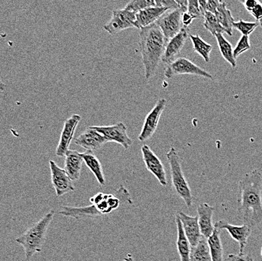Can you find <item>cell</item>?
Wrapping results in <instances>:
<instances>
[{
    "mask_svg": "<svg viewBox=\"0 0 262 261\" xmlns=\"http://www.w3.org/2000/svg\"><path fill=\"white\" fill-rule=\"evenodd\" d=\"M238 219L254 230L262 224V173L259 170L246 173L238 183Z\"/></svg>",
    "mask_w": 262,
    "mask_h": 261,
    "instance_id": "1",
    "label": "cell"
},
{
    "mask_svg": "<svg viewBox=\"0 0 262 261\" xmlns=\"http://www.w3.org/2000/svg\"><path fill=\"white\" fill-rule=\"evenodd\" d=\"M139 36L145 78L148 80L156 74L160 63L162 61L168 40L156 23L140 30Z\"/></svg>",
    "mask_w": 262,
    "mask_h": 261,
    "instance_id": "2",
    "label": "cell"
},
{
    "mask_svg": "<svg viewBox=\"0 0 262 261\" xmlns=\"http://www.w3.org/2000/svg\"><path fill=\"white\" fill-rule=\"evenodd\" d=\"M134 204L130 193L121 185L114 194H105L103 200L95 205L89 206H63L59 214L65 217L73 218L76 220L84 219H95L110 214L121 206V205Z\"/></svg>",
    "mask_w": 262,
    "mask_h": 261,
    "instance_id": "3",
    "label": "cell"
},
{
    "mask_svg": "<svg viewBox=\"0 0 262 261\" xmlns=\"http://www.w3.org/2000/svg\"><path fill=\"white\" fill-rule=\"evenodd\" d=\"M54 210H51L39 221L29 227L25 233L16 238V243L20 245L25 250L27 260H30L34 254L42 251L49 226L54 219Z\"/></svg>",
    "mask_w": 262,
    "mask_h": 261,
    "instance_id": "4",
    "label": "cell"
},
{
    "mask_svg": "<svg viewBox=\"0 0 262 261\" xmlns=\"http://www.w3.org/2000/svg\"><path fill=\"white\" fill-rule=\"evenodd\" d=\"M166 157L170 164L171 181L173 192L185 202L186 206L190 208L192 206L194 196L188 181L185 179L182 167L181 157L178 151L173 147H171L170 150L167 151Z\"/></svg>",
    "mask_w": 262,
    "mask_h": 261,
    "instance_id": "5",
    "label": "cell"
},
{
    "mask_svg": "<svg viewBox=\"0 0 262 261\" xmlns=\"http://www.w3.org/2000/svg\"><path fill=\"white\" fill-rule=\"evenodd\" d=\"M179 75H192L201 76L205 79H212V75L202 68L194 64L186 57H179L172 63L167 65L164 71V76L167 79H172Z\"/></svg>",
    "mask_w": 262,
    "mask_h": 261,
    "instance_id": "6",
    "label": "cell"
},
{
    "mask_svg": "<svg viewBox=\"0 0 262 261\" xmlns=\"http://www.w3.org/2000/svg\"><path fill=\"white\" fill-rule=\"evenodd\" d=\"M91 128L101 133L108 143L115 141L121 145L125 150L132 146L133 140L127 134V127L123 122H118L114 125L90 126Z\"/></svg>",
    "mask_w": 262,
    "mask_h": 261,
    "instance_id": "7",
    "label": "cell"
},
{
    "mask_svg": "<svg viewBox=\"0 0 262 261\" xmlns=\"http://www.w3.org/2000/svg\"><path fill=\"white\" fill-rule=\"evenodd\" d=\"M183 13L185 12L181 9L170 10V12L168 11L160 17L159 20L156 22V25L161 29L167 40H170L177 36L184 28L182 21Z\"/></svg>",
    "mask_w": 262,
    "mask_h": 261,
    "instance_id": "8",
    "label": "cell"
},
{
    "mask_svg": "<svg viewBox=\"0 0 262 261\" xmlns=\"http://www.w3.org/2000/svg\"><path fill=\"white\" fill-rule=\"evenodd\" d=\"M136 13L126 9L113 11V15L103 29L110 35H116L123 30L135 28Z\"/></svg>",
    "mask_w": 262,
    "mask_h": 261,
    "instance_id": "9",
    "label": "cell"
},
{
    "mask_svg": "<svg viewBox=\"0 0 262 261\" xmlns=\"http://www.w3.org/2000/svg\"><path fill=\"white\" fill-rule=\"evenodd\" d=\"M141 151L142 154H143V162H144L147 170L156 178L161 186L167 187L168 184L167 172H166L165 167L160 160L159 157L147 145L142 146Z\"/></svg>",
    "mask_w": 262,
    "mask_h": 261,
    "instance_id": "10",
    "label": "cell"
},
{
    "mask_svg": "<svg viewBox=\"0 0 262 261\" xmlns=\"http://www.w3.org/2000/svg\"><path fill=\"white\" fill-rule=\"evenodd\" d=\"M51 170V179L53 187L57 197H63L68 193L75 192L73 180L67 174L64 169L60 168L53 160L49 161Z\"/></svg>",
    "mask_w": 262,
    "mask_h": 261,
    "instance_id": "11",
    "label": "cell"
},
{
    "mask_svg": "<svg viewBox=\"0 0 262 261\" xmlns=\"http://www.w3.org/2000/svg\"><path fill=\"white\" fill-rule=\"evenodd\" d=\"M166 104L167 100L165 99H160L151 111L147 114L141 133L138 136V139L140 141H145L152 137L157 130L160 118L165 109Z\"/></svg>",
    "mask_w": 262,
    "mask_h": 261,
    "instance_id": "12",
    "label": "cell"
},
{
    "mask_svg": "<svg viewBox=\"0 0 262 261\" xmlns=\"http://www.w3.org/2000/svg\"><path fill=\"white\" fill-rule=\"evenodd\" d=\"M214 226L216 230H227L231 238L237 242L239 244V254H245L244 251H245L246 246L248 243L249 236L253 230L252 228L245 224L241 226L233 225L225 220L217 221Z\"/></svg>",
    "mask_w": 262,
    "mask_h": 261,
    "instance_id": "13",
    "label": "cell"
},
{
    "mask_svg": "<svg viewBox=\"0 0 262 261\" xmlns=\"http://www.w3.org/2000/svg\"><path fill=\"white\" fill-rule=\"evenodd\" d=\"M81 120V117L79 114H74L66 121L58 146L56 149L55 154L57 157H65L67 151L70 150V146L74 137L75 132Z\"/></svg>",
    "mask_w": 262,
    "mask_h": 261,
    "instance_id": "14",
    "label": "cell"
},
{
    "mask_svg": "<svg viewBox=\"0 0 262 261\" xmlns=\"http://www.w3.org/2000/svg\"><path fill=\"white\" fill-rule=\"evenodd\" d=\"M188 36H190L189 29L184 27L180 33L168 41L163 55V63L168 65L179 58V55L183 50Z\"/></svg>",
    "mask_w": 262,
    "mask_h": 261,
    "instance_id": "15",
    "label": "cell"
},
{
    "mask_svg": "<svg viewBox=\"0 0 262 261\" xmlns=\"http://www.w3.org/2000/svg\"><path fill=\"white\" fill-rule=\"evenodd\" d=\"M107 143H108V140L101 133L93 130L91 127L84 130L75 139V144L82 148L85 151L92 152L101 149Z\"/></svg>",
    "mask_w": 262,
    "mask_h": 261,
    "instance_id": "16",
    "label": "cell"
},
{
    "mask_svg": "<svg viewBox=\"0 0 262 261\" xmlns=\"http://www.w3.org/2000/svg\"><path fill=\"white\" fill-rule=\"evenodd\" d=\"M179 218L181 220L184 232L189 242L191 247H195L202 239L198 216H189L183 211H179L177 212Z\"/></svg>",
    "mask_w": 262,
    "mask_h": 261,
    "instance_id": "17",
    "label": "cell"
},
{
    "mask_svg": "<svg viewBox=\"0 0 262 261\" xmlns=\"http://www.w3.org/2000/svg\"><path fill=\"white\" fill-rule=\"evenodd\" d=\"M168 11L167 8L161 7H150L140 11L136 13L135 28L141 30L155 25Z\"/></svg>",
    "mask_w": 262,
    "mask_h": 261,
    "instance_id": "18",
    "label": "cell"
},
{
    "mask_svg": "<svg viewBox=\"0 0 262 261\" xmlns=\"http://www.w3.org/2000/svg\"><path fill=\"white\" fill-rule=\"evenodd\" d=\"M215 207L211 206L207 203H201L198 207V222L201 234L206 239H209L215 231V226L212 224Z\"/></svg>",
    "mask_w": 262,
    "mask_h": 261,
    "instance_id": "19",
    "label": "cell"
},
{
    "mask_svg": "<svg viewBox=\"0 0 262 261\" xmlns=\"http://www.w3.org/2000/svg\"><path fill=\"white\" fill-rule=\"evenodd\" d=\"M83 160L81 153L69 150L65 155L64 170L73 181H79L82 169Z\"/></svg>",
    "mask_w": 262,
    "mask_h": 261,
    "instance_id": "20",
    "label": "cell"
},
{
    "mask_svg": "<svg viewBox=\"0 0 262 261\" xmlns=\"http://www.w3.org/2000/svg\"><path fill=\"white\" fill-rule=\"evenodd\" d=\"M175 221L177 229V251L180 261H191V246L184 232L183 224L178 215H176Z\"/></svg>",
    "mask_w": 262,
    "mask_h": 261,
    "instance_id": "21",
    "label": "cell"
},
{
    "mask_svg": "<svg viewBox=\"0 0 262 261\" xmlns=\"http://www.w3.org/2000/svg\"><path fill=\"white\" fill-rule=\"evenodd\" d=\"M84 163L89 167L93 175L95 176L97 182L100 186L105 185V179L103 173V167L99 159L96 157L92 151H84L81 153Z\"/></svg>",
    "mask_w": 262,
    "mask_h": 261,
    "instance_id": "22",
    "label": "cell"
},
{
    "mask_svg": "<svg viewBox=\"0 0 262 261\" xmlns=\"http://www.w3.org/2000/svg\"><path fill=\"white\" fill-rule=\"evenodd\" d=\"M218 19L220 25L226 30L227 34L230 36H232L233 33V23L235 22L232 14L229 9H227V4L225 2H221L216 13L215 14Z\"/></svg>",
    "mask_w": 262,
    "mask_h": 261,
    "instance_id": "23",
    "label": "cell"
},
{
    "mask_svg": "<svg viewBox=\"0 0 262 261\" xmlns=\"http://www.w3.org/2000/svg\"><path fill=\"white\" fill-rule=\"evenodd\" d=\"M221 232L215 229L208 240L212 261H224V249L221 240Z\"/></svg>",
    "mask_w": 262,
    "mask_h": 261,
    "instance_id": "24",
    "label": "cell"
},
{
    "mask_svg": "<svg viewBox=\"0 0 262 261\" xmlns=\"http://www.w3.org/2000/svg\"><path fill=\"white\" fill-rule=\"evenodd\" d=\"M191 261H212L208 240L203 236L198 246L191 247Z\"/></svg>",
    "mask_w": 262,
    "mask_h": 261,
    "instance_id": "25",
    "label": "cell"
},
{
    "mask_svg": "<svg viewBox=\"0 0 262 261\" xmlns=\"http://www.w3.org/2000/svg\"><path fill=\"white\" fill-rule=\"evenodd\" d=\"M215 37L218 42L219 49H220L224 59L228 63H230L232 67H236V60L234 56V49H233L231 43L225 39V36L222 33L217 34Z\"/></svg>",
    "mask_w": 262,
    "mask_h": 261,
    "instance_id": "26",
    "label": "cell"
},
{
    "mask_svg": "<svg viewBox=\"0 0 262 261\" xmlns=\"http://www.w3.org/2000/svg\"><path fill=\"white\" fill-rule=\"evenodd\" d=\"M190 39L193 44V50L199 54L205 60L206 63H209L210 59V53L212 51V46L206 42L202 38L198 35H190Z\"/></svg>",
    "mask_w": 262,
    "mask_h": 261,
    "instance_id": "27",
    "label": "cell"
},
{
    "mask_svg": "<svg viewBox=\"0 0 262 261\" xmlns=\"http://www.w3.org/2000/svg\"><path fill=\"white\" fill-rule=\"evenodd\" d=\"M204 28L208 30L212 36H215L220 33H227L226 30L220 25L215 14L207 12L204 16Z\"/></svg>",
    "mask_w": 262,
    "mask_h": 261,
    "instance_id": "28",
    "label": "cell"
},
{
    "mask_svg": "<svg viewBox=\"0 0 262 261\" xmlns=\"http://www.w3.org/2000/svg\"><path fill=\"white\" fill-rule=\"evenodd\" d=\"M150 7H157L156 0H133L127 3L124 9L137 13L140 11Z\"/></svg>",
    "mask_w": 262,
    "mask_h": 261,
    "instance_id": "29",
    "label": "cell"
},
{
    "mask_svg": "<svg viewBox=\"0 0 262 261\" xmlns=\"http://www.w3.org/2000/svg\"><path fill=\"white\" fill-rule=\"evenodd\" d=\"M258 22H248L239 19L238 21L233 23V28L236 29L243 36H249L259 27Z\"/></svg>",
    "mask_w": 262,
    "mask_h": 261,
    "instance_id": "30",
    "label": "cell"
},
{
    "mask_svg": "<svg viewBox=\"0 0 262 261\" xmlns=\"http://www.w3.org/2000/svg\"><path fill=\"white\" fill-rule=\"evenodd\" d=\"M250 49L251 44L249 36H241V39L238 41L235 49H234V56L236 60L239 55H242L247 51L250 50Z\"/></svg>",
    "mask_w": 262,
    "mask_h": 261,
    "instance_id": "31",
    "label": "cell"
},
{
    "mask_svg": "<svg viewBox=\"0 0 262 261\" xmlns=\"http://www.w3.org/2000/svg\"><path fill=\"white\" fill-rule=\"evenodd\" d=\"M188 12L191 14L194 18L204 17L201 13V9H200L199 2L196 0H188Z\"/></svg>",
    "mask_w": 262,
    "mask_h": 261,
    "instance_id": "32",
    "label": "cell"
},
{
    "mask_svg": "<svg viewBox=\"0 0 262 261\" xmlns=\"http://www.w3.org/2000/svg\"><path fill=\"white\" fill-rule=\"evenodd\" d=\"M157 7L167 8L169 10H175L180 9L177 2L173 0H156Z\"/></svg>",
    "mask_w": 262,
    "mask_h": 261,
    "instance_id": "33",
    "label": "cell"
},
{
    "mask_svg": "<svg viewBox=\"0 0 262 261\" xmlns=\"http://www.w3.org/2000/svg\"><path fill=\"white\" fill-rule=\"evenodd\" d=\"M250 14L255 17L256 22H258L260 27L262 28V4L260 2H258V4Z\"/></svg>",
    "mask_w": 262,
    "mask_h": 261,
    "instance_id": "34",
    "label": "cell"
},
{
    "mask_svg": "<svg viewBox=\"0 0 262 261\" xmlns=\"http://www.w3.org/2000/svg\"><path fill=\"white\" fill-rule=\"evenodd\" d=\"M252 256L246 254H230L228 255V261H250Z\"/></svg>",
    "mask_w": 262,
    "mask_h": 261,
    "instance_id": "35",
    "label": "cell"
},
{
    "mask_svg": "<svg viewBox=\"0 0 262 261\" xmlns=\"http://www.w3.org/2000/svg\"><path fill=\"white\" fill-rule=\"evenodd\" d=\"M220 3H221V1H218V0H210V1H207V12L214 14L216 13L217 9H218Z\"/></svg>",
    "mask_w": 262,
    "mask_h": 261,
    "instance_id": "36",
    "label": "cell"
},
{
    "mask_svg": "<svg viewBox=\"0 0 262 261\" xmlns=\"http://www.w3.org/2000/svg\"><path fill=\"white\" fill-rule=\"evenodd\" d=\"M241 3L244 5L246 10L250 13V12L255 9V6H257L258 1H256V0H245V1H241Z\"/></svg>",
    "mask_w": 262,
    "mask_h": 261,
    "instance_id": "37",
    "label": "cell"
},
{
    "mask_svg": "<svg viewBox=\"0 0 262 261\" xmlns=\"http://www.w3.org/2000/svg\"><path fill=\"white\" fill-rule=\"evenodd\" d=\"M194 17H193L191 14L188 13V12H185L183 14V17H182V21H183V27L185 28H188V26L191 25L193 22Z\"/></svg>",
    "mask_w": 262,
    "mask_h": 261,
    "instance_id": "38",
    "label": "cell"
},
{
    "mask_svg": "<svg viewBox=\"0 0 262 261\" xmlns=\"http://www.w3.org/2000/svg\"><path fill=\"white\" fill-rule=\"evenodd\" d=\"M198 2H199L200 9H201V13H202L203 16H204L207 12V0H200Z\"/></svg>",
    "mask_w": 262,
    "mask_h": 261,
    "instance_id": "39",
    "label": "cell"
},
{
    "mask_svg": "<svg viewBox=\"0 0 262 261\" xmlns=\"http://www.w3.org/2000/svg\"><path fill=\"white\" fill-rule=\"evenodd\" d=\"M123 261H135L134 260V257L131 255V254H127L125 257H124V260Z\"/></svg>",
    "mask_w": 262,
    "mask_h": 261,
    "instance_id": "40",
    "label": "cell"
},
{
    "mask_svg": "<svg viewBox=\"0 0 262 261\" xmlns=\"http://www.w3.org/2000/svg\"><path fill=\"white\" fill-rule=\"evenodd\" d=\"M250 261H255V260H254L253 257H251Z\"/></svg>",
    "mask_w": 262,
    "mask_h": 261,
    "instance_id": "41",
    "label": "cell"
},
{
    "mask_svg": "<svg viewBox=\"0 0 262 261\" xmlns=\"http://www.w3.org/2000/svg\"><path fill=\"white\" fill-rule=\"evenodd\" d=\"M261 256H262V248H261Z\"/></svg>",
    "mask_w": 262,
    "mask_h": 261,
    "instance_id": "42",
    "label": "cell"
}]
</instances>
